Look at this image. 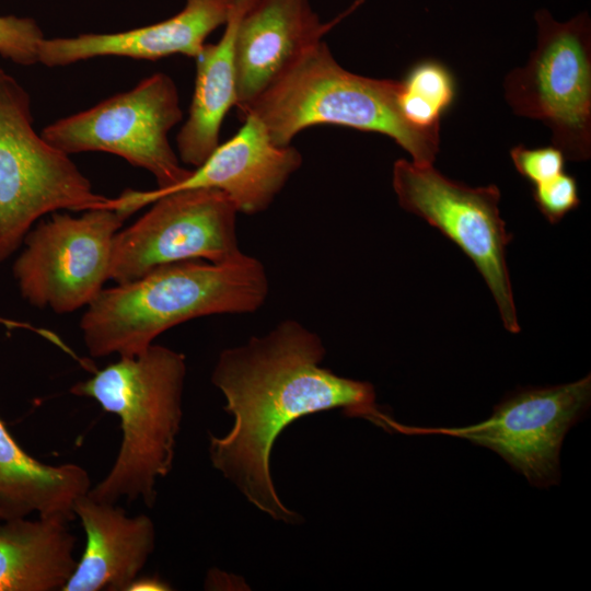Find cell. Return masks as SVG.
I'll list each match as a JSON object with an SVG mask.
<instances>
[{"mask_svg": "<svg viewBox=\"0 0 591 591\" xmlns=\"http://www.w3.org/2000/svg\"><path fill=\"white\" fill-rule=\"evenodd\" d=\"M324 356L317 334L285 320L264 336L224 349L211 375L225 398L224 410L234 417L228 434L210 439L213 467L260 511L290 524L302 518L281 502L270 475L271 449L285 428L334 408L385 430L394 422L379 409L371 383L321 367Z\"/></svg>", "mask_w": 591, "mask_h": 591, "instance_id": "1", "label": "cell"}, {"mask_svg": "<svg viewBox=\"0 0 591 591\" xmlns=\"http://www.w3.org/2000/svg\"><path fill=\"white\" fill-rule=\"evenodd\" d=\"M269 291L262 262L242 254L215 264L187 259L104 288L86 306L80 329L94 358L143 352L165 331L213 314L257 311Z\"/></svg>", "mask_w": 591, "mask_h": 591, "instance_id": "2", "label": "cell"}, {"mask_svg": "<svg viewBox=\"0 0 591 591\" xmlns=\"http://www.w3.org/2000/svg\"><path fill=\"white\" fill-rule=\"evenodd\" d=\"M186 363L183 354L152 344L76 383L70 392L96 401L120 420L123 439L107 475L88 495L116 503L157 500L155 484L172 470L182 421Z\"/></svg>", "mask_w": 591, "mask_h": 591, "instance_id": "3", "label": "cell"}, {"mask_svg": "<svg viewBox=\"0 0 591 591\" xmlns=\"http://www.w3.org/2000/svg\"><path fill=\"white\" fill-rule=\"evenodd\" d=\"M401 81L367 78L344 69L323 40L303 50L250 105L277 146H289L320 124L383 134L419 165H432L440 128L408 123L398 105Z\"/></svg>", "mask_w": 591, "mask_h": 591, "instance_id": "4", "label": "cell"}, {"mask_svg": "<svg viewBox=\"0 0 591 591\" xmlns=\"http://www.w3.org/2000/svg\"><path fill=\"white\" fill-rule=\"evenodd\" d=\"M70 157L33 126L28 92L0 68V263L43 216L61 209L115 208Z\"/></svg>", "mask_w": 591, "mask_h": 591, "instance_id": "5", "label": "cell"}, {"mask_svg": "<svg viewBox=\"0 0 591 591\" xmlns=\"http://www.w3.org/2000/svg\"><path fill=\"white\" fill-rule=\"evenodd\" d=\"M537 45L528 63L505 79L508 104L538 119L566 160L591 154V21L587 12L557 22L546 9L534 14Z\"/></svg>", "mask_w": 591, "mask_h": 591, "instance_id": "6", "label": "cell"}, {"mask_svg": "<svg viewBox=\"0 0 591 591\" xmlns=\"http://www.w3.org/2000/svg\"><path fill=\"white\" fill-rule=\"evenodd\" d=\"M183 118L177 88L165 73H154L132 89L46 126L42 137L68 155L106 152L150 172L158 195L181 184L190 170L181 164L167 135Z\"/></svg>", "mask_w": 591, "mask_h": 591, "instance_id": "7", "label": "cell"}, {"mask_svg": "<svg viewBox=\"0 0 591 591\" xmlns=\"http://www.w3.org/2000/svg\"><path fill=\"white\" fill-rule=\"evenodd\" d=\"M129 217L97 208L80 216L53 212L40 221L12 268L22 298L57 314L88 306L109 280L113 240Z\"/></svg>", "mask_w": 591, "mask_h": 591, "instance_id": "8", "label": "cell"}, {"mask_svg": "<svg viewBox=\"0 0 591 591\" xmlns=\"http://www.w3.org/2000/svg\"><path fill=\"white\" fill-rule=\"evenodd\" d=\"M393 188L399 206L422 218L454 242L475 264L511 333L520 331L506 248L512 234L500 217L496 185L468 187L451 181L432 165L405 159L393 165Z\"/></svg>", "mask_w": 591, "mask_h": 591, "instance_id": "9", "label": "cell"}, {"mask_svg": "<svg viewBox=\"0 0 591 591\" xmlns=\"http://www.w3.org/2000/svg\"><path fill=\"white\" fill-rule=\"evenodd\" d=\"M112 245L109 279H137L162 265L204 259L231 262L243 254L236 235L237 210L216 188L179 189L159 197Z\"/></svg>", "mask_w": 591, "mask_h": 591, "instance_id": "10", "label": "cell"}, {"mask_svg": "<svg viewBox=\"0 0 591 591\" xmlns=\"http://www.w3.org/2000/svg\"><path fill=\"white\" fill-rule=\"evenodd\" d=\"M590 375L573 383L528 387L507 396L493 415L463 428H412L398 432L455 436L488 448L535 486L559 482V454L569 428L587 412Z\"/></svg>", "mask_w": 591, "mask_h": 591, "instance_id": "11", "label": "cell"}, {"mask_svg": "<svg viewBox=\"0 0 591 591\" xmlns=\"http://www.w3.org/2000/svg\"><path fill=\"white\" fill-rule=\"evenodd\" d=\"M239 131L218 144L188 177L158 195L127 190V202L135 210L179 189L216 188L223 192L239 212L255 215L266 210L302 164L298 149L275 144L263 123L252 114L244 117Z\"/></svg>", "mask_w": 591, "mask_h": 591, "instance_id": "12", "label": "cell"}, {"mask_svg": "<svg viewBox=\"0 0 591 591\" xmlns=\"http://www.w3.org/2000/svg\"><path fill=\"white\" fill-rule=\"evenodd\" d=\"M362 2L356 0L332 21L322 22L308 0H255L242 15L235 36L241 115L296 57Z\"/></svg>", "mask_w": 591, "mask_h": 591, "instance_id": "13", "label": "cell"}, {"mask_svg": "<svg viewBox=\"0 0 591 591\" xmlns=\"http://www.w3.org/2000/svg\"><path fill=\"white\" fill-rule=\"evenodd\" d=\"M232 5L233 0H186L175 15L147 26L44 38L38 46V62L53 68L111 56L157 60L179 54L195 58L206 38L227 23Z\"/></svg>", "mask_w": 591, "mask_h": 591, "instance_id": "14", "label": "cell"}, {"mask_svg": "<svg viewBox=\"0 0 591 591\" xmlns=\"http://www.w3.org/2000/svg\"><path fill=\"white\" fill-rule=\"evenodd\" d=\"M86 544L62 591H128L155 547V526L146 514L129 517L125 509L88 494L73 507Z\"/></svg>", "mask_w": 591, "mask_h": 591, "instance_id": "15", "label": "cell"}, {"mask_svg": "<svg viewBox=\"0 0 591 591\" xmlns=\"http://www.w3.org/2000/svg\"><path fill=\"white\" fill-rule=\"evenodd\" d=\"M255 0H233L217 44H205L195 57V89L188 117L176 137L179 160L199 166L219 144L222 121L237 101L235 36L239 22Z\"/></svg>", "mask_w": 591, "mask_h": 591, "instance_id": "16", "label": "cell"}, {"mask_svg": "<svg viewBox=\"0 0 591 591\" xmlns=\"http://www.w3.org/2000/svg\"><path fill=\"white\" fill-rule=\"evenodd\" d=\"M91 488L80 465H49L27 454L0 418V521L39 517L74 518L76 501Z\"/></svg>", "mask_w": 591, "mask_h": 591, "instance_id": "17", "label": "cell"}, {"mask_svg": "<svg viewBox=\"0 0 591 591\" xmlns=\"http://www.w3.org/2000/svg\"><path fill=\"white\" fill-rule=\"evenodd\" d=\"M68 521L51 515L0 523V591H62L78 563Z\"/></svg>", "mask_w": 591, "mask_h": 591, "instance_id": "18", "label": "cell"}, {"mask_svg": "<svg viewBox=\"0 0 591 591\" xmlns=\"http://www.w3.org/2000/svg\"><path fill=\"white\" fill-rule=\"evenodd\" d=\"M455 92L450 70L437 60H424L401 81L399 109L418 128H440L441 116L452 105Z\"/></svg>", "mask_w": 591, "mask_h": 591, "instance_id": "19", "label": "cell"}, {"mask_svg": "<svg viewBox=\"0 0 591 591\" xmlns=\"http://www.w3.org/2000/svg\"><path fill=\"white\" fill-rule=\"evenodd\" d=\"M45 38L38 23L27 16L0 15V56L20 66L38 62V46Z\"/></svg>", "mask_w": 591, "mask_h": 591, "instance_id": "20", "label": "cell"}, {"mask_svg": "<svg viewBox=\"0 0 591 591\" xmlns=\"http://www.w3.org/2000/svg\"><path fill=\"white\" fill-rule=\"evenodd\" d=\"M533 199L543 216L551 223H557L580 205L577 181L563 172L552 179L534 185Z\"/></svg>", "mask_w": 591, "mask_h": 591, "instance_id": "21", "label": "cell"}, {"mask_svg": "<svg viewBox=\"0 0 591 591\" xmlns=\"http://www.w3.org/2000/svg\"><path fill=\"white\" fill-rule=\"evenodd\" d=\"M517 171L533 185L544 183L564 172L565 157L555 146L530 149L522 144L510 151Z\"/></svg>", "mask_w": 591, "mask_h": 591, "instance_id": "22", "label": "cell"}, {"mask_svg": "<svg viewBox=\"0 0 591 591\" xmlns=\"http://www.w3.org/2000/svg\"><path fill=\"white\" fill-rule=\"evenodd\" d=\"M170 586L157 577H137L128 591H163L170 590Z\"/></svg>", "mask_w": 591, "mask_h": 591, "instance_id": "23", "label": "cell"}]
</instances>
